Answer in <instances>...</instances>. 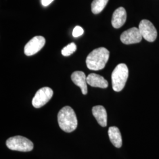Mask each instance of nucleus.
Segmentation results:
<instances>
[{
	"label": "nucleus",
	"mask_w": 159,
	"mask_h": 159,
	"mask_svg": "<svg viewBox=\"0 0 159 159\" xmlns=\"http://www.w3.org/2000/svg\"><path fill=\"white\" fill-rule=\"evenodd\" d=\"M108 1V0H93L91 3V11L94 14L100 13L107 4Z\"/></svg>",
	"instance_id": "14"
},
{
	"label": "nucleus",
	"mask_w": 159,
	"mask_h": 159,
	"mask_svg": "<svg viewBox=\"0 0 159 159\" xmlns=\"http://www.w3.org/2000/svg\"><path fill=\"white\" fill-rule=\"evenodd\" d=\"M52 96L53 91L51 89L48 87H43L35 93L32 100V104L35 108H40L48 102Z\"/></svg>",
	"instance_id": "5"
},
{
	"label": "nucleus",
	"mask_w": 159,
	"mask_h": 159,
	"mask_svg": "<svg viewBox=\"0 0 159 159\" xmlns=\"http://www.w3.org/2000/svg\"><path fill=\"white\" fill-rule=\"evenodd\" d=\"M46 44V39L42 36H35L29 41L24 47V54L27 56L35 54Z\"/></svg>",
	"instance_id": "7"
},
{
	"label": "nucleus",
	"mask_w": 159,
	"mask_h": 159,
	"mask_svg": "<svg viewBox=\"0 0 159 159\" xmlns=\"http://www.w3.org/2000/svg\"><path fill=\"white\" fill-rule=\"evenodd\" d=\"M139 29L143 38L149 42L154 41L157 36V30L153 24L148 20H143L139 24Z\"/></svg>",
	"instance_id": "6"
},
{
	"label": "nucleus",
	"mask_w": 159,
	"mask_h": 159,
	"mask_svg": "<svg viewBox=\"0 0 159 159\" xmlns=\"http://www.w3.org/2000/svg\"><path fill=\"white\" fill-rule=\"evenodd\" d=\"M77 50V46L74 43H71L67 46L64 47L61 50V54L64 56L67 57L74 53Z\"/></svg>",
	"instance_id": "15"
},
{
	"label": "nucleus",
	"mask_w": 159,
	"mask_h": 159,
	"mask_svg": "<svg viewBox=\"0 0 159 159\" xmlns=\"http://www.w3.org/2000/svg\"><path fill=\"white\" fill-rule=\"evenodd\" d=\"M127 18V13L123 7H119L116 9L113 14L111 24L114 28L119 29L125 23Z\"/></svg>",
	"instance_id": "10"
},
{
	"label": "nucleus",
	"mask_w": 159,
	"mask_h": 159,
	"mask_svg": "<svg viewBox=\"0 0 159 159\" xmlns=\"http://www.w3.org/2000/svg\"><path fill=\"white\" fill-rule=\"evenodd\" d=\"M71 79L74 84L81 89L83 94L86 95L88 93V89L87 85V77L84 73L80 71H74L71 74Z\"/></svg>",
	"instance_id": "9"
},
{
	"label": "nucleus",
	"mask_w": 159,
	"mask_h": 159,
	"mask_svg": "<svg viewBox=\"0 0 159 159\" xmlns=\"http://www.w3.org/2000/svg\"><path fill=\"white\" fill-rule=\"evenodd\" d=\"M58 123L61 130L67 133L75 130L78 125V120L74 110L70 106H65L58 113Z\"/></svg>",
	"instance_id": "2"
},
{
	"label": "nucleus",
	"mask_w": 159,
	"mask_h": 159,
	"mask_svg": "<svg viewBox=\"0 0 159 159\" xmlns=\"http://www.w3.org/2000/svg\"><path fill=\"white\" fill-rule=\"evenodd\" d=\"M54 0H41V2L43 6H48L49 4H50L51 2L53 1Z\"/></svg>",
	"instance_id": "17"
},
{
	"label": "nucleus",
	"mask_w": 159,
	"mask_h": 159,
	"mask_svg": "<svg viewBox=\"0 0 159 159\" xmlns=\"http://www.w3.org/2000/svg\"><path fill=\"white\" fill-rule=\"evenodd\" d=\"M7 148L11 150L27 152L34 148L33 143L27 138L21 136L11 137L6 142Z\"/></svg>",
	"instance_id": "4"
},
{
	"label": "nucleus",
	"mask_w": 159,
	"mask_h": 159,
	"mask_svg": "<svg viewBox=\"0 0 159 159\" xmlns=\"http://www.w3.org/2000/svg\"><path fill=\"white\" fill-rule=\"evenodd\" d=\"M108 134L110 142L116 148H120L122 146V138L118 127L115 126L109 127Z\"/></svg>",
	"instance_id": "13"
},
{
	"label": "nucleus",
	"mask_w": 159,
	"mask_h": 159,
	"mask_svg": "<svg viewBox=\"0 0 159 159\" xmlns=\"http://www.w3.org/2000/svg\"><path fill=\"white\" fill-rule=\"evenodd\" d=\"M142 35L139 29L133 27L123 32L121 36L120 40L123 44H131L140 43L142 40Z\"/></svg>",
	"instance_id": "8"
},
{
	"label": "nucleus",
	"mask_w": 159,
	"mask_h": 159,
	"mask_svg": "<svg viewBox=\"0 0 159 159\" xmlns=\"http://www.w3.org/2000/svg\"><path fill=\"white\" fill-rule=\"evenodd\" d=\"M129 77V69L124 63L118 64L111 74L112 87L114 91H121L125 85Z\"/></svg>",
	"instance_id": "3"
},
{
	"label": "nucleus",
	"mask_w": 159,
	"mask_h": 159,
	"mask_svg": "<svg viewBox=\"0 0 159 159\" xmlns=\"http://www.w3.org/2000/svg\"><path fill=\"white\" fill-rule=\"evenodd\" d=\"M92 113L98 123L102 126L107 125V114L106 110L102 106H96L92 108Z\"/></svg>",
	"instance_id": "11"
},
{
	"label": "nucleus",
	"mask_w": 159,
	"mask_h": 159,
	"mask_svg": "<svg viewBox=\"0 0 159 159\" xmlns=\"http://www.w3.org/2000/svg\"><path fill=\"white\" fill-rule=\"evenodd\" d=\"M110 52L104 47H100L94 50L86 58L87 68L91 70H100L105 67L108 61Z\"/></svg>",
	"instance_id": "1"
},
{
	"label": "nucleus",
	"mask_w": 159,
	"mask_h": 159,
	"mask_svg": "<svg viewBox=\"0 0 159 159\" xmlns=\"http://www.w3.org/2000/svg\"><path fill=\"white\" fill-rule=\"evenodd\" d=\"M87 84L94 87H98L102 89H106L108 87V81L103 77L95 74L91 73L87 77Z\"/></svg>",
	"instance_id": "12"
},
{
	"label": "nucleus",
	"mask_w": 159,
	"mask_h": 159,
	"mask_svg": "<svg viewBox=\"0 0 159 159\" xmlns=\"http://www.w3.org/2000/svg\"><path fill=\"white\" fill-rule=\"evenodd\" d=\"M84 33V30L80 26H76L73 29V35L74 37H78L81 36Z\"/></svg>",
	"instance_id": "16"
}]
</instances>
